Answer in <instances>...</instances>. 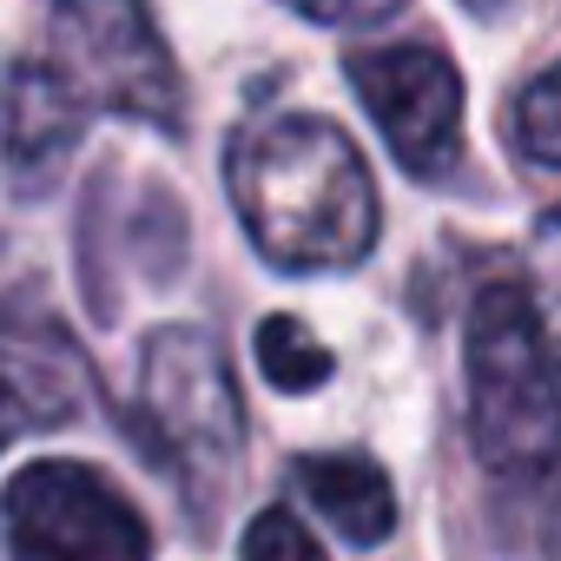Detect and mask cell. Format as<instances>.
Returning a JSON list of instances; mask_svg holds the SVG:
<instances>
[{"label": "cell", "instance_id": "6da1fadb", "mask_svg": "<svg viewBox=\"0 0 561 561\" xmlns=\"http://www.w3.org/2000/svg\"><path fill=\"white\" fill-rule=\"evenodd\" d=\"M231 205L277 271H344L377 244V185L337 119L271 113L225 152Z\"/></svg>", "mask_w": 561, "mask_h": 561}, {"label": "cell", "instance_id": "7a4b0ae2", "mask_svg": "<svg viewBox=\"0 0 561 561\" xmlns=\"http://www.w3.org/2000/svg\"><path fill=\"white\" fill-rule=\"evenodd\" d=\"M469 436L502 476L554 462V357L528 285H489L469 305Z\"/></svg>", "mask_w": 561, "mask_h": 561}, {"label": "cell", "instance_id": "3957f363", "mask_svg": "<svg viewBox=\"0 0 561 561\" xmlns=\"http://www.w3.org/2000/svg\"><path fill=\"white\" fill-rule=\"evenodd\" d=\"M133 430L139 443L172 469V482L192 495H218L244 456V403L225 351L192 331L165 324L139 351V390H133Z\"/></svg>", "mask_w": 561, "mask_h": 561}, {"label": "cell", "instance_id": "277c9868", "mask_svg": "<svg viewBox=\"0 0 561 561\" xmlns=\"http://www.w3.org/2000/svg\"><path fill=\"white\" fill-rule=\"evenodd\" d=\"M41 80L87 126L93 113H126L159 133H179V67L139 0H54Z\"/></svg>", "mask_w": 561, "mask_h": 561}, {"label": "cell", "instance_id": "5b68a950", "mask_svg": "<svg viewBox=\"0 0 561 561\" xmlns=\"http://www.w3.org/2000/svg\"><path fill=\"white\" fill-rule=\"evenodd\" d=\"M14 561H152L139 508L87 462H27L0 495Z\"/></svg>", "mask_w": 561, "mask_h": 561}, {"label": "cell", "instance_id": "8992f818", "mask_svg": "<svg viewBox=\"0 0 561 561\" xmlns=\"http://www.w3.org/2000/svg\"><path fill=\"white\" fill-rule=\"evenodd\" d=\"M351 87H357L364 113L377 119V133L390 139V152L416 179H436V172L456 165V146H462V80H456V67L436 47H423V41L357 47L351 54Z\"/></svg>", "mask_w": 561, "mask_h": 561}, {"label": "cell", "instance_id": "52a82bcc", "mask_svg": "<svg viewBox=\"0 0 561 561\" xmlns=\"http://www.w3.org/2000/svg\"><path fill=\"white\" fill-rule=\"evenodd\" d=\"M87 403H93V370L80 344L54 318L0 298V449L34 430L73 423Z\"/></svg>", "mask_w": 561, "mask_h": 561}, {"label": "cell", "instance_id": "ba28073f", "mask_svg": "<svg viewBox=\"0 0 561 561\" xmlns=\"http://www.w3.org/2000/svg\"><path fill=\"white\" fill-rule=\"evenodd\" d=\"M0 139H8V172H14L21 192H47L60 179V165L73 159L80 119L41 80V67H14L8 100H0Z\"/></svg>", "mask_w": 561, "mask_h": 561}, {"label": "cell", "instance_id": "9c48e42d", "mask_svg": "<svg viewBox=\"0 0 561 561\" xmlns=\"http://www.w3.org/2000/svg\"><path fill=\"white\" fill-rule=\"evenodd\" d=\"M298 489H305L311 508H318L344 541H357V548H377V541L397 528V489H390V476H383L370 456H357V449H344V456H305V462H298Z\"/></svg>", "mask_w": 561, "mask_h": 561}, {"label": "cell", "instance_id": "30bf717a", "mask_svg": "<svg viewBox=\"0 0 561 561\" xmlns=\"http://www.w3.org/2000/svg\"><path fill=\"white\" fill-rule=\"evenodd\" d=\"M257 370L271 390H324L337 357L324 351V337L305 318H264L257 324Z\"/></svg>", "mask_w": 561, "mask_h": 561}, {"label": "cell", "instance_id": "8fae6325", "mask_svg": "<svg viewBox=\"0 0 561 561\" xmlns=\"http://www.w3.org/2000/svg\"><path fill=\"white\" fill-rule=\"evenodd\" d=\"M508 139H515V152H522L535 172H554V159H561V80H554V73H535V80L515 93V106H508Z\"/></svg>", "mask_w": 561, "mask_h": 561}, {"label": "cell", "instance_id": "7c38bea8", "mask_svg": "<svg viewBox=\"0 0 561 561\" xmlns=\"http://www.w3.org/2000/svg\"><path fill=\"white\" fill-rule=\"evenodd\" d=\"M238 561H324V548H318V535L291 508H264L244 528V554Z\"/></svg>", "mask_w": 561, "mask_h": 561}, {"label": "cell", "instance_id": "4fadbf2b", "mask_svg": "<svg viewBox=\"0 0 561 561\" xmlns=\"http://www.w3.org/2000/svg\"><path fill=\"white\" fill-rule=\"evenodd\" d=\"M285 8H298V14H311L324 27H377L397 8H410V0H285Z\"/></svg>", "mask_w": 561, "mask_h": 561}, {"label": "cell", "instance_id": "5bb4252c", "mask_svg": "<svg viewBox=\"0 0 561 561\" xmlns=\"http://www.w3.org/2000/svg\"><path fill=\"white\" fill-rule=\"evenodd\" d=\"M462 8H469V14H476V21H502V14H508V8H515V0H462Z\"/></svg>", "mask_w": 561, "mask_h": 561}]
</instances>
